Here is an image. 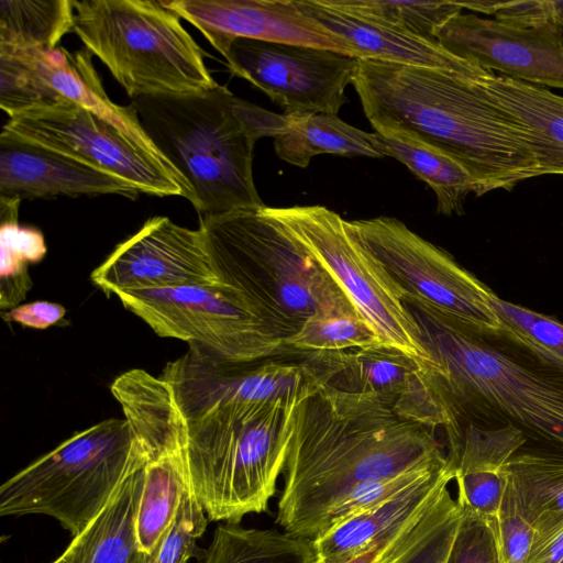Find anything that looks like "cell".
Segmentation results:
<instances>
[{
    "instance_id": "6da1fadb",
    "label": "cell",
    "mask_w": 563,
    "mask_h": 563,
    "mask_svg": "<svg viewBox=\"0 0 563 563\" xmlns=\"http://www.w3.org/2000/svg\"><path fill=\"white\" fill-rule=\"evenodd\" d=\"M448 457L433 429L400 418L376 395L320 380L294 409L276 523L311 540L320 517L353 486Z\"/></svg>"
},
{
    "instance_id": "7a4b0ae2",
    "label": "cell",
    "mask_w": 563,
    "mask_h": 563,
    "mask_svg": "<svg viewBox=\"0 0 563 563\" xmlns=\"http://www.w3.org/2000/svg\"><path fill=\"white\" fill-rule=\"evenodd\" d=\"M450 70L358 59L353 86L375 132L404 135L464 166L475 195L511 190L538 177L537 162L511 119L477 84Z\"/></svg>"
},
{
    "instance_id": "3957f363",
    "label": "cell",
    "mask_w": 563,
    "mask_h": 563,
    "mask_svg": "<svg viewBox=\"0 0 563 563\" xmlns=\"http://www.w3.org/2000/svg\"><path fill=\"white\" fill-rule=\"evenodd\" d=\"M139 121L191 192L200 217L265 207L253 179L257 140L275 137L287 115L234 96L224 86L132 99Z\"/></svg>"
},
{
    "instance_id": "277c9868",
    "label": "cell",
    "mask_w": 563,
    "mask_h": 563,
    "mask_svg": "<svg viewBox=\"0 0 563 563\" xmlns=\"http://www.w3.org/2000/svg\"><path fill=\"white\" fill-rule=\"evenodd\" d=\"M439 365L429 375L459 422L494 413L563 453V378L525 363L418 302L405 301Z\"/></svg>"
},
{
    "instance_id": "5b68a950",
    "label": "cell",
    "mask_w": 563,
    "mask_h": 563,
    "mask_svg": "<svg viewBox=\"0 0 563 563\" xmlns=\"http://www.w3.org/2000/svg\"><path fill=\"white\" fill-rule=\"evenodd\" d=\"M199 229L221 280L284 343L317 312L349 300L269 207L200 217Z\"/></svg>"
},
{
    "instance_id": "8992f818",
    "label": "cell",
    "mask_w": 563,
    "mask_h": 563,
    "mask_svg": "<svg viewBox=\"0 0 563 563\" xmlns=\"http://www.w3.org/2000/svg\"><path fill=\"white\" fill-rule=\"evenodd\" d=\"M308 390L186 418L190 487L209 520L240 523L267 510L284 472L295 406Z\"/></svg>"
},
{
    "instance_id": "52a82bcc",
    "label": "cell",
    "mask_w": 563,
    "mask_h": 563,
    "mask_svg": "<svg viewBox=\"0 0 563 563\" xmlns=\"http://www.w3.org/2000/svg\"><path fill=\"white\" fill-rule=\"evenodd\" d=\"M146 461V446L125 418L100 421L5 481L0 487V515H45L75 538Z\"/></svg>"
},
{
    "instance_id": "ba28073f",
    "label": "cell",
    "mask_w": 563,
    "mask_h": 563,
    "mask_svg": "<svg viewBox=\"0 0 563 563\" xmlns=\"http://www.w3.org/2000/svg\"><path fill=\"white\" fill-rule=\"evenodd\" d=\"M73 32L135 99L206 91L219 84L180 18L154 0H73Z\"/></svg>"
},
{
    "instance_id": "9c48e42d",
    "label": "cell",
    "mask_w": 563,
    "mask_h": 563,
    "mask_svg": "<svg viewBox=\"0 0 563 563\" xmlns=\"http://www.w3.org/2000/svg\"><path fill=\"white\" fill-rule=\"evenodd\" d=\"M303 245L376 334L424 372L439 365L407 308L405 290L336 212L323 206L269 208Z\"/></svg>"
},
{
    "instance_id": "30bf717a",
    "label": "cell",
    "mask_w": 563,
    "mask_h": 563,
    "mask_svg": "<svg viewBox=\"0 0 563 563\" xmlns=\"http://www.w3.org/2000/svg\"><path fill=\"white\" fill-rule=\"evenodd\" d=\"M114 296L157 335L187 342L190 351L206 357L250 364L297 353L271 331L240 291L224 283Z\"/></svg>"
},
{
    "instance_id": "8fae6325",
    "label": "cell",
    "mask_w": 563,
    "mask_h": 563,
    "mask_svg": "<svg viewBox=\"0 0 563 563\" xmlns=\"http://www.w3.org/2000/svg\"><path fill=\"white\" fill-rule=\"evenodd\" d=\"M346 224L405 290V301L426 306L479 336L500 338L503 325L490 300L494 291L448 252L396 218Z\"/></svg>"
},
{
    "instance_id": "7c38bea8",
    "label": "cell",
    "mask_w": 563,
    "mask_h": 563,
    "mask_svg": "<svg viewBox=\"0 0 563 563\" xmlns=\"http://www.w3.org/2000/svg\"><path fill=\"white\" fill-rule=\"evenodd\" d=\"M1 132L117 175L141 194L187 199L174 174L117 128L66 98L10 118Z\"/></svg>"
},
{
    "instance_id": "4fadbf2b",
    "label": "cell",
    "mask_w": 563,
    "mask_h": 563,
    "mask_svg": "<svg viewBox=\"0 0 563 563\" xmlns=\"http://www.w3.org/2000/svg\"><path fill=\"white\" fill-rule=\"evenodd\" d=\"M229 70L264 91L288 117L338 114L358 59L311 46L235 38Z\"/></svg>"
},
{
    "instance_id": "5bb4252c",
    "label": "cell",
    "mask_w": 563,
    "mask_h": 563,
    "mask_svg": "<svg viewBox=\"0 0 563 563\" xmlns=\"http://www.w3.org/2000/svg\"><path fill=\"white\" fill-rule=\"evenodd\" d=\"M90 278L107 296L223 283L202 231L161 216L146 220L139 231L118 244Z\"/></svg>"
},
{
    "instance_id": "9a60e30c",
    "label": "cell",
    "mask_w": 563,
    "mask_h": 563,
    "mask_svg": "<svg viewBox=\"0 0 563 563\" xmlns=\"http://www.w3.org/2000/svg\"><path fill=\"white\" fill-rule=\"evenodd\" d=\"M253 364L227 363L188 350L168 363L161 377L174 389L185 417L219 407L290 399L321 379L307 360L299 364L271 360Z\"/></svg>"
},
{
    "instance_id": "2e32d148",
    "label": "cell",
    "mask_w": 563,
    "mask_h": 563,
    "mask_svg": "<svg viewBox=\"0 0 563 563\" xmlns=\"http://www.w3.org/2000/svg\"><path fill=\"white\" fill-rule=\"evenodd\" d=\"M451 54L528 84L563 88V31L459 13L437 33ZM493 73V71H492Z\"/></svg>"
},
{
    "instance_id": "e0dca14e",
    "label": "cell",
    "mask_w": 563,
    "mask_h": 563,
    "mask_svg": "<svg viewBox=\"0 0 563 563\" xmlns=\"http://www.w3.org/2000/svg\"><path fill=\"white\" fill-rule=\"evenodd\" d=\"M223 56L235 38L289 43L357 58L350 44L307 14L297 0H166Z\"/></svg>"
},
{
    "instance_id": "ac0fdd59",
    "label": "cell",
    "mask_w": 563,
    "mask_h": 563,
    "mask_svg": "<svg viewBox=\"0 0 563 563\" xmlns=\"http://www.w3.org/2000/svg\"><path fill=\"white\" fill-rule=\"evenodd\" d=\"M130 181L92 165L0 133V197L120 195L134 199Z\"/></svg>"
},
{
    "instance_id": "d6986e66",
    "label": "cell",
    "mask_w": 563,
    "mask_h": 563,
    "mask_svg": "<svg viewBox=\"0 0 563 563\" xmlns=\"http://www.w3.org/2000/svg\"><path fill=\"white\" fill-rule=\"evenodd\" d=\"M297 2L307 14L344 38L356 52L357 59L450 70L471 79H481L492 73L451 54L438 41L352 14L327 4L324 0Z\"/></svg>"
},
{
    "instance_id": "ffe728a7",
    "label": "cell",
    "mask_w": 563,
    "mask_h": 563,
    "mask_svg": "<svg viewBox=\"0 0 563 563\" xmlns=\"http://www.w3.org/2000/svg\"><path fill=\"white\" fill-rule=\"evenodd\" d=\"M526 442L525 432L511 423L494 428L470 423L456 452L449 453L460 507L496 521L508 486V463Z\"/></svg>"
},
{
    "instance_id": "44dd1931",
    "label": "cell",
    "mask_w": 563,
    "mask_h": 563,
    "mask_svg": "<svg viewBox=\"0 0 563 563\" xmlns=\"http://www.w3.org/2000/svg\"><path fill=\"white\" fill-rule=\"evenodd\" d=\"M27 51L36 70L49 88L117 128L132 143L174 174L185 187L187 199L191 200V192L179 174L143 130L133 106H118L107 96L92 65V55L85 47L74 53L64 47Z\"/></svg>"
},
{
    "instance_id": "7402d4cb",
    "label": "cell",
    "mask_w": 563,
    "mask_h": 563,
    "mask_svg": "<svg viewBox=\"0 0 563 563\" xmlns=\"http://www.w3.org/2000/svg\"><path fill=\"white\" fill-rule=\"evenodd\" d=\"M450 456V455H449ZM376 506L341 522L312 541L318 563H346L375 542L394 536L439 488L454 479V461Z\"/></svg>"
},
{
    "instance_id": "603a6c76",
    "label": "cell",
    "mask_w": 563,
    "mask_h": 563,
    "mask_svg": "<svg viewBox=\"0 0 563 563\" xmlns=\"http://www.w3.org/2000/svg\"><path fill=\"white\" fill-rule=\"evenodd\" d=\"M477 84L519 129L537 162L539 176L563 175V97L493 73Z\"/></svg>"
},
{
    "instance_id": "cb8c5ba5",
    "label": "cell",
    "mask_w": 563,
    "mask_h": 563,
    "mask_svg": "<svg viewBox=\"0 0 563 563\" xmlns=\"http://www.w3.org/2000/svg\"><path fill=\"white\" fill-rule=\"evenodd\" d=\"M306 356L325 384L376 395L391 407L420 369L407 356L384 346L306 352Z\"/></svg>"
},
{
    "instance_id": "d4e9b609",
    "label": "cell",
    "mask_w": 563,
    "mask_h": 563,
    "mask_svg": "<svg viewBox=\"0 0 563 563\" xmlns=\"http://www.w3.org/2000/svg\"><path fill=\"white\" fill-rule=\"evenodd\" d=\"M517 504L537 536L563 525V453L519 450L508 463Z\"/></svg>"
},
{
    "instance_id": "484cf974",
    "label": "cell",
    "mask_w": 563,
    "mask_h": 563,
    "mask_svg": "<svg viewBox=\"0 0 563 563\" xmlns=\"http://www.w3.org/2000/svg\"><path fill=\"white\" fill-rule=\"evenodd\" d=\"M276 155L301 168L319 154L385 157L375 146L373 133L342 121L335 114L288 117L285 128L274 137Z\"/></svg>"
},
{
    "instance_id": "4316f807",
    "label": "cell",
    "mask_w": 563,
    "mask_h": 563,
    "mask_svg": "<svg viewBox=\"0 0 563 563\" xmlns=\"http://www.w3.org/2000/svg\"><path fill=\"white\" fill-rule=\"evenodd\" d=\"M373 137L384 156L405 164L432 188L438 212L445 216L463 212L465 198L475 192V181L464 166L445 153L404 135L374 132Z\"/></svg>"
},
{
    "instance_id": "83f0119b",
    "label": "cell",
    "mask_w": 563,
    "mask_h": 563,
    "mask_svg": "<svg viewBox=\"0 0 563 563\" xmlns=\"http://www.w3.org/2000/svg\"><path fill=\"white\" fill-rule=\"evenodd\" d=\"M144 482L143 468L131 475L104 510L79 536L77 563H131L139 554L134 520Z\"/></svg>"
},
{
    "instance_id": "f1b7e54d",
    "label": "cell",
    "mask_w": 563,
    "mask_h": 563,
    "mask_svg": "<svg viewBox=\"0 0 563 563\" xmlns=\"http://www.w3.org/2000/svg\"><path fill=\"white\" fill-rule=\"evenodd\" d=\"M311 540L275 529L221 522L197 563H314Z\"/></svg>"
},
{
    "instance_id": "f546056e",
    "label": "cell",
    "mask_w": 563,
    "mask_h": 563,
    "mask_svg": "<svg viewBox=\"0 0 563 563\" xmlns=\"http://www.w3.org/2000/svg\"><path fill=\"white\" fill-rule=\"evenodd\" d=\"M74 16L73 0H0V47L54 49Z\"/></svg>"
},
{
    "instance_id": "4dcf8cb0",
    "label": "cell",
    "mask_w": 563,
    "mask_h": 563,
    "mask_svg": "<svg viewBox=\"0 0 563 563\" xmlns=\"http://www.w3.org/2000/svg\"><path fill=\"white\" fill-rule=\"evenodd\" d=\"M462 515L450 490L439 492L408 521L385 563H446Z\"/></svg>"
},
{
    "instance_id": "1f68e13d",
    "label": "cell",
    "mask_w": 563,
    "mask_h": 563,
    "mask_svg": "<svg viewBox=\"0 0 563 563\" xmlns=\"http://www.w3.org/2000/svg\"><path fill=\"white\" fill-rule=\"evenodd\" d=\"M490 300L503 325L499 339L522 349L539 366L563 378V323L495 292Z\"/></svg>"
},
{
    "instance_id": "d6a6232c",
    "label": "cell",
    "mask_w": 563,
    "mask_h": 563,
    "mask_svg": "<svg viewBox=\"0 0 563 563\" xmlns=\"http://www.w3.org/2000/svg\"><path fill=\"white\" fill-rule=\"evenodd\" d=\"M285 345L295 352H338L382 346L349 300L310 317Z\"/></svg>"
},
{
    "instance_id": "836d02e7",
    "label": "cell",
    "mask_w": 563,
    "mask_h": 563,
    "mask_svg": "<svg viewBox=\"0 0 563 563\" xmlns=\"http://www.w3.org/2000/svg\"><path fill=\"white\" fill-rule=\"evenodd\" d=\"M331 7L377 21L419 37L437 41V33L462 13L459 1L324 0Z\"/></svg>"
},
{
    "instance_id": "e575fe53",
    "label": "cell",
    "mask_w": 563,
    "mask_h": 563,
    "mask_svg": "<svg viewBox=\"0 0 563 563\" xmlns=\"http://www.w3.org/2000/svg\"><path fill=\"white\" fill-rule=\"evenodd\" d=\"M0 307L10 310L32 287L29 264L42 261L46 244L41 231L21 227L18 221L1 222Z\"/></svg>"
},
{
    "instance_id": "d590c367",
    "label": "cell",
    "mask_w": 563,
    "mask_h": 563,
    "mask_svg": "<svg viewBox=\"0 0 563 563\" xmlns=\"http://www.w3.org/2000/svg\"><path fill=\"white\" fill-rule=\"evenodd\" d=\"M449 455V454H448ZM450 456L439 463L420 466L395 476L368 481L353 486L335 500L318 520L311 541L322 537L335 526L351 519L407 487L424 479L450 463Z\"/></svg>"
},
{
    "instance_id": "8d00e7d4",
    "label": "cell",
    "mask_w": 563,
    "mask_h": 563,
    "mask_svg": "<svg viewBox=\"0 0 563 563\" xmlns=\"http://www.w3.org/2000/svg\"><path fill=\"white\" fill-rule=\"evenodd\" d=\"M62 98L43 80L29 51L0 47V107L9 119Z\"/></svg>"
},
{
    "instance_id": "74e56055",
    "label": "cell",
    "mask_w": 563,
    "mask_h": 563,
    "mask_svg": "<svg viewBox=\"0 0 563 563\" xmlns=\"http://www.w3.org/2000/svg\"><path fill=\"white\" fill-rule=\"evenodd\" d=\"M207 519L188 482L173 523L151 554H141V563H187L196 555L197 541L206 531Z\"/></svg>"
},
{
    "instance_id": "f35d334b",
    "label": "cell",
    "mask_w": 563,
    "mask_h": 563,
    "mask_svg": "<svg viewBox=\"0 0 563 563\" xmlns=\"http://www.w3.org/2000/svg\"><path fill=\"white\" fill-rule=\"evenodd\" d=\"M537 532L522 515L517 500L507 486L496 519L498 563H527Z\"/></svg>"
},
{
    "instance_id": "ab89813d",
    "label": "cell",
    "mask_w": 563,
    "mask_h": 563,
    "mask_svg": "<svg viewBox=\"0 0 563 563\" xmlns=\"http://www.w3.org/2000/svg\"><path fill=\"white\" fill-rule=\"evenodd\" d=\"M462 512L446 563H498L496 521L463 508Z\"/></svg>"
},
{
    "instance_id": "60d3db41",
    "label": "cell",
    "mask_w": 563,
    "mask_h": 563,
    "mask_svg": "<svg viewBox=\"0 0 563 563\" xmlns=\"http://www.w3.org/2000/svg\"><path fill=\"white\" fill-rule=\"evenodd\" d=\"M65 314L66 310L62 305L38 300L19 305L5 312L3 317L23 327L44 330L59 323Z\"/></svg>"
},
{
    "instance_id": "b9f144b4",
    "label": "cell",
    "mask_w": 563,
    "mask_h": 563,
    "mask_svg": "<svg viewBox=\"0 0 563 563\" xmlns=\"http://www.w3.org/2000/svg\"><path fill=\"white\" fill-rule=\"evenodd\" d=\"M527 563H563V525L536 538Z\"/></svg>"
},
{
    "instance_id": "7bdbcfd3",
    "label": "cell",
    "mask_w": 563,
    "mask_h": 563,
    "mask_svg": "<svg viewBox=\"0 0 563 563\" xmlns=\"http://www.w3.org/2000/svg\"><path fill=\"white\" fill-rule=\"evenodd\" d=\"M411 519V518H410ZM408 522V521H407ZM390 538L382 539L375 542L369 549L358 554L351 561L346 563H379L380 560L385 556V554L390 550L393 544L395 543L400 530ZM314 563H318L317 560Z\"/></svg>"
},
{
    "instance_id": "ee69618b",
    "label": "cell",
    "mask_w": 563,
    "mask_h": 563,
    "mask_svg": "<svg viewBox=\"0 0 563 563\" xmlns=\"http://www.w3.org/2000/svg\"><path fill=\"white\" fill-rule=\"evenodd\" d=\"M542 10L545 24L563 31V0H542Z\"/></svg>"
},
{
    "instance_id": "f6af8a7d",
    "label": "cell",
    "mask_w": 563,
    "mask_h": 563,
    "mask_svg": "<svg viewBox=\"0 0 563 563\" xmlns=\"http://www.w3.org/2000/svg\"><path fill=\"white\" fill-rule=\"evenodd\" d=\"M77 559H78L77 543L73 539L71 542L69 543V545L67 547V549L63 552V554L52 563H77Z\"/></svg>"
},
{
    "instance_id": "bcb514c9",
    "label": "cell",
    "mask_w": 563,
    "mask_h": 563,
    "mask_svg": "<svg viewBox=\"0 0 563 563\" xmlns=\"http://www.w3.org/2000/svg\"><path fill=\"white\" fill-rule=\"evenodd\" d=\"M131 563H141V553H139Z\"/></svg>"
}]
</instances>
